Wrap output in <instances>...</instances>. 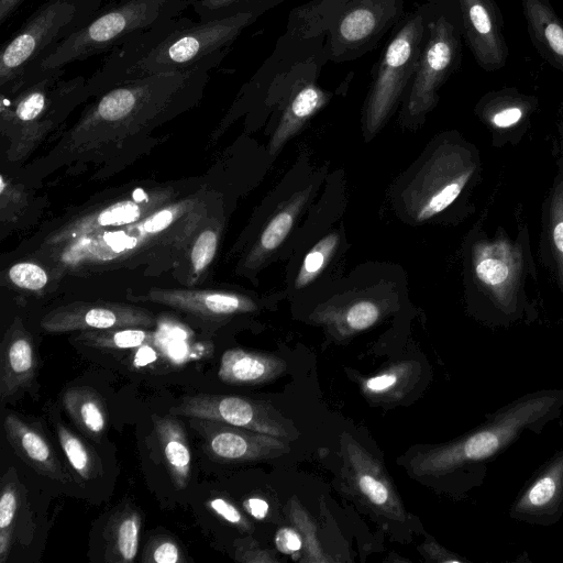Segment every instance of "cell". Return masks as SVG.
<instances>
[{"instance_id": "29", "label": "cell", "mask_w": 563, "mask_h": 563, "mask_svg": "<svg viewBox=\"0 0 563 563\" xmlns=\"http://www.w3.org/2000/svg\"><path fill=\"white\" fill-rule=\"evenodd\" d=\"M263 0H191V7L202 22L230 16L240 12H258Z\"/></svg>"}, {"instance_id": "1", "label": "cell", "mask_w": 563, "mask_h": 563, "mask_svg": "<svg viewBox=\"0 0 563 563\" xmlns=\"http://www.w3.org/2000/svg\"><path fill=\"white\" fill-rule=\"evenodd\" d=\"M258 12H240L212 21L176 16L117 46L87 79L90 95L161 73L214 68Z\"/></svg>"}, {"instance_id": "16", "label": "cell", "mask_w": 563, "mask_h": 563, "mask_svg": "<svg viewBox=\"0 0 563 563\" xmlns=\"http://www.w3.org/2000/svg\"><path fill=\"white\" fill-rule=\"evenodd\" d=\"M465 35L478 63L488 69L500 67L506 45L492 0H459Z\"/></svg>"}, {"instance_id": "41", "label": "cell", "mask_w": 563, "mask_h": 563, "mask_svg": "<svg viewBox=\"0 0 563 563\" xmlns=\"http://www.w3.org/2000/svg\"><path fill=\"white\" fill-rule=\"evenodd\" d=\"M522 118V110L519 107H506L492 115V123L496 128H509L515 125Z\"/></svg>"}, {"instance_id": "43", "label": "cell", "mask_w": 563, "mask_h": 563, "mask_svg": "<svg viewBox=\"0 0 563 563\" xmlns=\"http://www.w3.org/2000/svg\"><path fill=\"white\" fill-rule=\"evenodd\" d=\"M25 0H0V24L9 20Z\"/></svg>"}, {"instance_id": "19", "label": "cell", "mask_w": 563, "mask_h": 563, "mask_svg": "<svg viewBox=\"0 0 563 563\" xmlns=\"http://www.w3.org/2000/svg\"><path fill=\"white\" fill-rule=\"evenodd\" d=\"M153 424L173 485L176 489H184L189 482L192 464L186 430L174 415L154 416Z\"/></svg>"}, {"instance_id": "12", "label": "cell", "mask_w": 563, "mask_h": 563, "mask_svg": "<svg viewBox=\"0 0 563 563\" xmlns=\"http://www.w3.org/2000/svg\"><path fill=\"white\" fill-rule=\"evenodd\" d=\"M344 444L349 479L356 494L379 515L404 520L405 508L383 465L350 435Z\"/></svg>"}, {"instance_id": "38", "label": "cell", "mask_w": 563, "mask_h": 563, "mask_svg": "<svg viewBox=\"0 0 563 563\" xmlns=\"http://www.w3.org/2000/svg\"><path fill=\"white\" fill-rule=\"evenodd\" d=\"M275 544L285 554H295L302 548V538L295 529L284 527L276 532Z\"/></svg>"}, {"instance_id": "25", "label": "cell", "mask_w": 563, "mask_h": 563, "mask_svg": "<svg viewBox=\"0 0 563 563\" xmlns=\"http://www.w3.org/2000/svg\"><path fill=\"white\" fill-rule=\"evenodd\" d=\"M523 10L536 37L563 68V23L544 0H523Z\"/></svg>"}, {"instance_id": "5", "label": "cell", "mask_w": 563, "mask_h": 563, "mask_svg": "<svg viewBox=\"0 0 563 563\" xmlns=\"http://www.w3.org/2000/svg\"><path fill=\"white\" fill-rule=\"evenodd\" d=\"M421 14L411 16L386 46L371 88L365 122L371 133L385 122L408 82L412 79L423 46Z\"/></svg>"}, {"instance_id": "22", "label": "cell", "mask_w": 563, "mask_h": 563, "mask_svg": "<svg viewBox=\"0 0 563 563\" xmlns=\"http://www.w3.org/2000/svg\"><path fill=\"white\" fill-rule=\"evenodd\" d=\"M142 518L126 504L112 512L103 530L104 561L131 563L139 552Z\"/></svg>"}, {"instance_id": "17", "label": "cell", "mask_w": 563, "mask_h": 563, "mask_svg": "<svg viewBox=\"0 0 563 563\" xmlns=\"http://www.w3.org/2000/svg\"><path fill=\"white\" fill-rule=\"evenodd\" d=\"M37 356L31 334L20 319L7 330L0 350V399L14 397L34 380Z\"/></svg>"}, {"instance_id": "10", "label": "cell", "mask_w": 563, "mask_h": 563, "mask_svg": "<svg viewBox=\"0 0 563 563\" xmlns=\"http://www.w3.org/2000/svg\"><path fill=\"white\" fill-rule=\"evenodd\" d=\"M168 191L146 192L137 189L130 199L113 202L75 218L53 232L45 241L46 245L59 247L77 239L95 234L111 227L135 223L151 214L168 200Z\"/></svg>"}, {"instance_id": "13", "label": "cell", "mask_w": 563, "mask_h": 563, "mask_svg": "<svg viewBox=\"0 0 563 563\" xmlns=\"http://www.w3.org/2000/svg\"><path fill=\"white\" fill-rule=\"evenodd\" d=\"M473 267L481 285L503 306L516 298L521 277L520 250L508 241L484 242L475 246Z\"/></svg>"}, {"instance_id": "18", "label": "cell", "mask_w": 563, "mask_h": 563, "mask_svg": "<svg viewBox=\"0 0 563 563\" xmlns=\"http://www.w3.org/2000/svg\"><path fill=\"white\" fill-rule=\"evenodd\" d=\"M563 505V453L552 459L529 483L512 508L519 518H542Z\"/></svg>"}, {"instance_id": "20", "label": "cell", "mask_w": 563, "mask_h": 563, "mask_svg": "<svg viewBox=\"0 0 563 563\" xmlns=\"http://www.w3.org/2000/svg\"><path fill=\"white\" fill-rule=\"evenodd\" d=\"M285 368L282 360L243 349L223 353L218 372L219 378L230 385H256L279 375Z\"/></svg>"}, {"instance_id": "28", "label": "cell", "mask_w": 563, "mask_h": 563, "mask_svg": "<svg viewBox=\"0 0 563 563\" xmlns=\"http://www.w3.org/2000/svg\"><path fill=\"white\" fill-rule=\"evenodd\" d=\"M306 200V194H300L292 199L286 208L282 209L266 225L249 257V262H260L266 254L277 249L289 233L300 206Z\"/></svg>"}, {"instance_id": "6", "label": "cell", "mask_w": 563, "mask_h": 563, "mask_svg": "<svg viewBox=\"0 0 563 563\" xmlns=\"http://www.w3.org/2000/svg\"><path fill=\"white\" fill-rule=\"evenodd\" d=\"M475 169L462 148H440L424 164L408 188L410 213L424 221L446 209L461 194Z\"/></svg>"}, {"instance_id": "30", "label": "cell", "mask_w": 563, "mask_h": 563, "mask_svg": "<svg viewBox=\"0 0 563 563\" xmlns=\"http://www.w3.org/2000/svg\"><path fill=\"white\" fill-rule=\"evenodd\" d=\"M549 231L558 280L563 287V181L556 185L551 197Z\"/></svg>"}, {"instance_id": "34", "label": "cell", "mask_w": 563, "mask_h": 563, "mask_svg": "<svg viewBox=\"0 0 563 563\" xmlns=\"http://www.w3.org/2000/svg\"><path fill=\"white\" fill-rule=\"evenodd\" d=\"M10 282L19 288L37 291L48 282L46 271L32 262H19L9 268Z\"/></svg>"}, {"instance_id": "33", "label": "cell", "mask_w": 563, "mask_h": 563, "mask_svg": "<svg viewBox=\"0 0 563 563\" xmlns=\"http://www.w3.org/2000/svg\"><path fill=\"white\" fill-rule=\"evenodd\" d=\"M218 240V232L211 228L203 230L197 236L190 252L191 271L195 276H199L213 261Z\"/></svg>"}, {"instance_id": "7", "label": "cell", "mask_w": 563, "mask_h": 563, "mask_svg": "<svg viewBox=\"0 0 563 563\" xmlns=\"http://www.w3.org/2000/svg\"><path fill=\"white\" fill-rule=\"evenodd\" d=\"M169 412L174 416L220 421L283 439L294 434L291 424L271 405L241 396H186Z\"/></svg>"}, {"instance_id": "40", "label": "cell", "mask_w": 563, "mask_h": 563, "mask_svg": "<svg viewBox=\"0 0 563 563\" xmlns=\"http://www.w3.org/2000/svg\"><path fill=\"white\" fill-rule=\"evenodd\" d=\"M268 552L256 549L252 543H241L236 545L235 560L240 562H271L275 559L269 558Z\"/></svg>"}, {"instance_id": "4", "label": "cell", "mask_w": 563, "mask_h": 563, "mask_svg": "<svg viewBox=\"0 0 563 563\" xmlns=\"http://www.w3.org/2000/svg\"><path fill=\"white\" fill-rule=\"evenodd\" d=\"M102 0H46L2 45L0 89L9 90L62 42L86 26Z\"/></svg>"}, {"instance_id": "35", "label": "cell", "mask_w": 563, "mask_h": 563, "mask_svg": "<svg viewBox=\"0 0 563 563\" xmlns=\"http://www.w3.org/2000/svg\"><path fill=\"white\" fill-rule=\"evenodd\" d=\"M186 558L179 544L170 537H156L151 540L142 556L144 563H183Z\"/></svg>"}, {"instance_id": "14", "label": "cell", "mask_w": 563, "mask_h": 563, "mask_svg": "<svg viewBox=\"0 0 563 563\" xmlns=\"http://www.w3.org/2000/svg\"><path fill=\"white\" fill-rule=\"evenodd\" d=\"M134 301H150L201 317H225L256 309L247 297L235 292L196 289L153 288L145 294L128 296Z\"/></svg>"}, {"instance_id": "21", "label": "cell", "mask_w": 563, "mask_h": 563, "mask_svg": "<svg viewBox=\"0 0 563 563\" xmlns=\"http://www.w3.org/2000/svg\"><path fill=\"white\" fill-rule=\"evenodd\" d=\"M62 406L78 430L100 443L107 431L108 413L101 396L92 388H67L62 394Z\"/></svg>"}, {"instance_id": "2", "label": "cell", "mask_w": 563, "mask_h": 563, "mask_svg": "<svg viewBox=\"0 0 563 563\" xmlns=\"http://www.w3.org/2000/svg\"><path fill=\"white\" fill-rule=\"evenodd\" d=\"M190 5L191 0H114L31 70L65 68L68 64L109 53L132 37L181 15Z\"/></svg>"}, {"instance_id": "31", "label": "cell", "mask_w": 563, "mask_h": 563, "mask_svg": "<svg viewBox=\"0 0 563 563\" xmlns=\"http://www.w3.org/2000/svg\"><path fill=\"white\" fill-rule=\"evenodd\" d=\"M378 24L377 11L374 7L360 4L350 9L340 23L341 35L351 42L361 41L371 35Z\"/></svg>"}, {"instance_id": "36", "label": "cell", "mask_w": 563, "mask_h": 563, "mask_svg": "<svg viewBox=\"0 0 563 563\" xmlns=\"http://www.w3.org/2000/svg\"><path fill=\"white\" fill-rule=\"evenodd\" d=\"M379 318L378 307L368 300L357 301L344 313V323L352 331L372 327Z\"/></svg>"}, {"instance_id": "8", "label": "cell", "mask_w": 563, "mask_h": 563, "mask_svg": "<svg viewBox=\"0 0 563 563\" xmlns=\"http://www.w3.org/2000/svg\"><path fill=\"white\" fill-rule=\"evenodd\" d=\"M457 44L454 26L445 18L429 24L408 98L410 115H420L435 104L437 91L455 60Z\"/></svg>"}, {"instance_id": "24", "label": "cell", "mask_w": 563, "mask_h": 563, "mask_svg": "<svg viewBox=\"0 0 563 563\" xmlns=\"http://www.w3.org/2000/svg\"><path fill=\"white\" fill-rule=\"evenodd\" d=\"M47 413L59 445L78 477L92 481L101 476L102 462L95 449L64 423L55 407L47 406Z\"/></svg>"}, {"instance_id": "37", "label": "cell", "mask_w": 563, "mask_h": 563, "mask_svg": "<svg viewBox=\"0 0 563 563\" xmlns=\"http://www.w3.org/2000/svg\"><path fill=\"white\" fill-rule=\"evenodd\" d=\"M207 505L214 514L228 522L235 525L243 530H250L252 528V525L246 520L241 511L229 500L222 497H214L209 499Z\"/></svg>"}, {"instance_id": "27", "label": "cell", "mask_w": 563, "mask_h": 563, "mask_svg": "<svg viewBox=\"0 0 563 563\" xmlns=\"http://www.w3.org/2000/svg\"><path fill=\"white\" fill-rule=\"evenodd\" d=\"M155 332L143 328H113L81 331L75 341L81 345L100 350H126L153 341Z\"/></svg>"}, {"instance_id": "3", "label": "cell", "mask_w": 563, "mask_h": 563, "mask_svg": "<svg viewBox=\"0 0 563 563\" xmlns=\"http://www.w3.org/2000/svg\"><path fill=\"white\" fill-rule=\"evenodd\" d=\"M556 404L554 394L523 397L464 438L420 452L410 461V468L417 476H435L492 457L509 445L523 429L551 413Z\"/></svg>"}, {"instance_id": "39", "label": "cell", "mask_w": 563, "mask_h": 563, "mask_svg": "<svg viewBox=\"0 0 563 563\" xmlns=\"http://www.w3.org/2000/svg\"><path fill=\"white\" fill-rule=\"evenodd\" d=\"M398 377L399 376L396 371H388L368 378L364 384V388L371 394H384L394 388L398 383Z\"/></svg>"}, {"instance_id": "26", "label": "cell", "mask_w": 563, "mask_h": 563, "mask_svg": "<svg viewBox=\"0 0 563 563\" xmlns=\"http://www.w3.org/2000/svg\"><path fill=\"white\" fill-rule=\"evenodd\" d=\"M22 501L21 487L13 468L7 471L1 479L0 493V563L9 559L15 521Z\"/></svg>"}, {"instance_id": "11", "label": "cell", "mask_w": 563, "mask_h": 563, "mask_svg": "<svg viewBox=\"0 0 563 563\" xmlns=\"http://www.w3.org/2000/svg\"><path fill=\"white\" fill-rule=\"evenodd\" d=\"M191 419L192 427L203 437L206 453L216 461H261L288 449L283 438L220 421Z\"/></svg>"}, {"instance_id": "15", "label": "cell", "mask_w": 563, "mask_h": 563, "mask_svg": "<svg viewBox=\"0 0 563 563\" xmlns=\"http://www.w3.org/2000/svg\"><path fill=\"white\" fill-rule=\"evenodd\" d=\"M3 431L13 451L35 472L59 483L73 482L48 439L34 424L9 411L3 418Z\"/></svg>"}, {"instance_id": "42", "label": "cell", "mask_w": 563, "mask_h": 563, "mask_svg": "<svg viewBox=\"0 0 563 563\" xmlns=\"http://www.w3.org/2000/svg\"><path fill=\"white\" fill-rule=\"evenodd\" d=\"M245 510L256 519H264L269 510L267 501L262 498H249L243 503Z\"/></svg>"}, {"instance_id": "32", "label": "cell", "mask_w": 563, "mask_h": 563, "mask_svg": "<svg viewBox=\"0 0 563 563\" xmlns=\"http://www.w3.org/2000/svg\"><path fill=\"white\" fill-rule=\"evenodd\" d=\"M338 245V235L332 233L324 236L319 243L306 255L298 276L296 278V287H305L312 282L327 265L329 258Z\"/></svg>"}, {"instance_id": "23", "label": "cell", "mask_w": 563, "mask_h": 563, "mask_svg": "<svg viewBox=\"0 0 563 563\" xmlns=\"http://www.w3.org/2000/svg\"><path fill=\"white\" fill-rule=\"evenodd\" d=\"M329 95L314 84H303L295 88L272 137L271 154H275L309 118L327 103Z\"/></svg>"}, {"instance_id": "9", "label": "cell", "mask_w": 563, "mask_h": 563, "mask_svg": "<svg viewBox=\"0 0 563 563\" xmlns=\"http://www.w3.org/2000/svg\"><path fill=\"white\" fill-rule=\"evenodd\" d=\"M155 323L147 309L110 301H74L59 306L41 320L49 333L103 330L113 328H150Z\"/></svg>"}]
</instances>
